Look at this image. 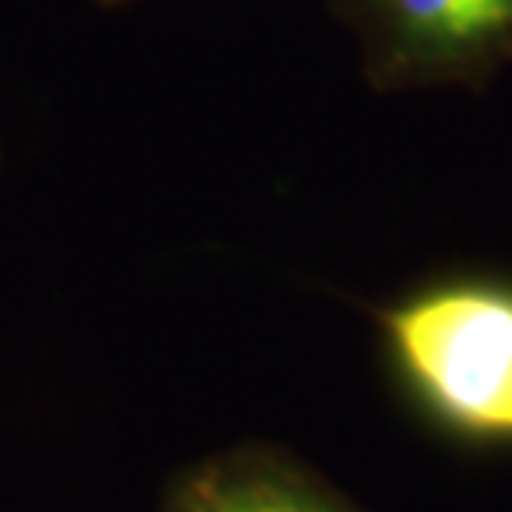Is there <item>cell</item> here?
Returning a JSON list of instances; mask_svg holds the SVG:
<instances>
[{"instance_id": "cell-2", "label": "cell", "mask_w": 512, "mask_h": 512, "mask_svg": "<svg viewBox=\"0 0 512 512\" xmlns=\"http://www.w3.org/2000/svg\"><path fill=\"white\" fill-rule=\"evenodd\" d=\"M376 88H444L512 57V0H330Z\"/></svg>"}, {"instance_id": "cell-4", "label": "cell", "mask_w": 512, "mask_h": 512, "mask_svg": "<svg viewBox=\"0 0 512 512\" xmlns=\"http://www.w3.org/2000/svg\"><path fill=\"white\" fill-rule=\"evenodd\" d=\"M107 4H133V0H107Z\"/></svg>"}, {"instance_id": "cell-1", "label": "cell", "mask_w": 512, "mask_h": 512, "mask_svg": "<svg viewBox=\"0 0 512 512\" xmlns=\"http://www.w3.org/2000/svg\"><path fill=\"white\" fill-rule=\"evenodd\" d=\"M387 361L440 429L512 448V281L452 277L380 311Z\"/></svg>"}, {"instance_id": "cell-3", "label": "cell", "mask_w": 512, "mask_h": 512, "mask_svg": "<svg viewBox=\"0 0 512 512\" xmlns=\"http://www.w3.org/2000/svg\"><path fill=\"white\" fill-rule=\"evenodd\" d=\"M164 512H365L319 471L270 444L205 456L171 482Z\"/></svg>"}]
</instances>
